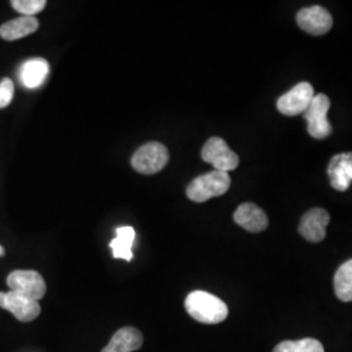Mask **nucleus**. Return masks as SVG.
Listing matches in <instances>:
<instances>
[{"label":"nucleus","mask_w":352,"mask_h":352,"mask_svg":"<svg viewBox=\"0 0 352 352\" xmlns=\"http://www.w3.org/2000/svg\"><path fill=\"white\" fill-rule=\"evenodd\" d=\"M4 253H6V251H4V248H3L1 245H0V257H1V256H3Z\"/></svg>","instance_id":"21"},{"label":"nucleus","mask_w":352,"mask_h":352,"mask_svg":"<svg viewBox=\"0 0 352 352\" xmlns=\"http://www.w3.org/2000/svg\"><path fill=\"white\" fill-rule=\"evenodd\" d=\"M327 175L333 188L347 190L352 182V151L334 155L327 167Z\"/></svg>","instance_id":"11"},{"label":"nucleus","mask_w":352,"mask_h":352,"mask_svg":"<svg viewBox=\"0 0 352 352\" xmlns=\"http://www.w3.org/2000/svg\"><path fill=\"white\" fill-rule=\"evenodd\" d=\"M231 186V177L228 173L210 171L208 174L196 177L187 188L189 200L195 202H205L213 197L225 195Z\"/></svg>","instance_id":"2"},{"label":"nucleus","mask_w":352,"mask_h":352,"mask_svg":"<svg viewBox=\"0 0 352 352\" xmlns=\"http://www.w3.org/2000/svg\"><path fill=\"white\" fill-rule=\"evenodd\" d=\"M296 21L300 29L312 36L327 34L333 26L331 14L321 6L302 8L296 16Z\"/></svg>","instance_id":"9"},{"label":"nucleus","mask_w":352,"mask_h":352,"mask_svg":"<svg viewBox=\"0 0 352 352\" xmlns=\"http://www.w3.org/2000/svg\"><path fill=\"white\" fill-rule=\"evenodd\" d=\"M234 221L250 232H261L269 225L264 210L252 202L241 204L234 213Z\"/></svg>","instance_id":"12"},{"label":"nucleus","mask_w":352,"mask_h":352,"mask_svg":"<svg viewBox=\"0 0 352 352\" xmlns=\"http://www.w3.org/2000/svg\"><path fill=\"white\" fill-rule=\"evenodd\" d=\"M330 215L325 209L315 208L302 215L299 232L302 238L311 243H320L327 236V227Z\"/></svg>","instance_id":"10"},{"label":"nucleus","mask_w":352,"mask_h":352,"mask_svg":"<svg viewBox=\"0 0 352 352\" xmlns=\"http://www.w3.org/2000/svg\"><path fill=\"white\" fill-rule=\"evenodd\" d=\"M7 285L13 292L37 302L47 289L45 279L36 270H14L7 278Z\"/></svg>","instance_id":"6"},{"label":"nucleus","mask_w":352,"mask_h":352,"mask_svg":"<svg viewBox=\"0 0 352 352\" xmlns=\"http://www.w3.org/2000/svg\"><path fill=\"white\" fill-rule=\"evenodd\" d=\"M144 343V337L136 327H122L113 336L102 352H133Z\"/></svg>","instance_id":"14"},{"label":"nucleus","mask_w":352,"mask_h":352,"mask_svg":"<svg viewBox=\"0 0 352 352\" xmlns=\"http://www.w3.org/2000/svg\"><path fill=\"white\" fill-rule=\"evenodd\" d=\"M11 4L14 11L29 17H34V14L43 11V8L46 7L45 0H13Z\"/></svg>","instance_id":"19"},{"label":"nucleus","mask_w":352,"mask_h":352,"mask_svg":"<svg viewBox=\"0 0 352 352\" xmlns=\"http://www.w3.org/2000/svg\"><path fill=\"white\" fill-rule=\"evenodd\" d=\"M14 85L11 78H3L0 81V109L7 107L12 102Z\"/></svg>","instance_id":"20"},{"label":"nucleus","mask_w":352,"mask_h":352,"mask_svg":"<svg viewBox=\"0 0 352 352\" xmlns=\"http://www.w3.org/2000/svg\"><path fill=\"white\" fill-rule=\"evenodd\" d=\"M168 162V151L161 142L151 141L142 145L133 154L131 164L133 168L144 175L160 173Z\"/></svg>","instance_id":"3"},{"label":"nucleus","mask_w":352,"mask_h":352,"mask_svg":"<svg viewBox=\"0 0 352 352\" xmlns=\"http://www.w3.org/2000/svg\"><path fill=\"white\" fill-rule=\"evenodd\" d=\"M334 289L342 302H352V258L340 266L334 277Z\"/></svg>","instance_id":"17"},{"label":"nucleus","mask_w":352,"mask_h":352,"mask_svg":"<svg viewBox=\"0 0 352 352\" xmlns=\"http://www.w3.org/2000/svg\"><path fill=\"white\" fill-rule=\"evenodd\" d=\"M136 232L133 227L122 226L116 228V238L110 241V248L113 250V258H122L126 261H132L133 258V241Z\"/></svg>","instance_id":"16"},{"label":"nucleus","mask_w":352,"mask_h":352,"mask_svg":"<svg viewBox=\"0 0 352 352\" xmlns=\"http://www.w3.org/2000/svg\"><path fill=\"white\" fill-rule=\"evenodd\" d=\"M184 305L188 315L201 324H219L225 321L228 316L226 302L206 291L197 289L190 292Z\"/></svg>","instance_id":"1"},{"label":"nucleus","mask_w":352,"mask_h":352,"mask_svg":"<svg viewBox=\"0 0 352 352\" xmlns=\"http://www.w3.org/2000/svg\"><path fill=\"white\" fill-rule=\"evenodd\" d=\"M315 97L314 87L304 81L294 88L285 93L282 97H279L277 101V107L279 113L287 116L300 115L307 111L311 102Z\"/></svg>","instance_id":"7"},{"label":"nucleus","mask_w":352,"mask_h":352,"mask_svg":"<svg viewBox=\"0 0 352 352\" xmlns=\"http://www.w3.org/2000/svg\"><path fill=\"white\" fill-rule=\"evenodd\" d=\"M273 352H325L320 340L304 338L300 340H283Z\"/></svg>","instance_id":"18"},{"label":"nucleus","mask_w":352,"mask_h":352,"mask_svg":"<svg viewBox=\"0 0 352 352\" xmlns=\"http://www.w3.org/2000/svg\"><path fill=\"white\" fill-rule=\"evenodd\" d=\"M330 109V100L325 94H317L314 97L307 111L302 113L307 124L308 133L316 140H324L331 135V124L327 120V113Z\"/></svg>","instance_id":"4"},{"label":"nucleus","mask_w":352,"mask_h":352,"mask_svg":"<svg viewBox=\"0 0 352 352\" xmlns=\"http://www.w3.org/2000/svg\"><path fill=\"white\" fill-rule=\"evenodd\" d=\"M50 72V65L43 58H32L20 67V82L28 89H37L46 81Z\"/></svg>","instance_id":"13"},{"label":"nucleus","mask_w":352,"mask_h":352,"mask_svg":"<svg viewBox=\"0 0 352 352\" xmlns=\"http://www.w3.org/2000/svg\"><path fill=\"white\" fill-rule=\"evenodd\" d=\"M202 160L212 164L214 170L228 173L239 166V157L235 151H231L225 140L212 138L204 145L201 151Z\"/></svg>","instance_id":"5"},{"label":"nucleus","mask_w":352,"mask_h":352,"mask_svg":"<svg viewBox=\"0 0 352 352\" xmlns=\"http://www.w3.org/2000/svg\"><path fill=\"white\" fill-rule=\"evenodd\" d=\"M38 26L39 23L36 17L21 16L0 26V37L6 41L21 39L37 32Z\"/></svg>","instance_id":"15"},{"label":"nucleus","mask_w":352,"mask_h":352,"mask_svg":"<svg viewBox=\"0 0 352 352\" xmlns=\"http://www.w3.org/2000/svg\"><path fill=\"white\" fill-rule=\"evenodd\" d=\"M0 307L11 312L21 322H30L41 314V305L37 300L13 291L0 292Z\"/></svg>","instance_id":"8"}]
</instances>
